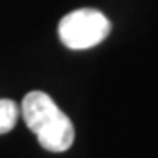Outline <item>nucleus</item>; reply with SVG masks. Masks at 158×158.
<instances>
[{
  "label": "nucleus",
  "mask_w": 158,
  "mask_h": 158,
  "mask_svg": "<svg viewBox=\"0 0 158 158\" xmlns=\"http://www.w3.org/2000/svg\"><path fill=\"white\" fill-rule=\"evenodd\" d=\"M19 118V107L12 99H0V135L14 130Z\"/></svg>",
  "instance_id": "obj_3"
},
{
  "label": "nucleus",
  "mask_w": 158,
  "mask_h": 158,
  "mask_svg": "<svg viewBox=\"0 0 158 158\" xmlns=\"http://www.w3.org/2000/svg\"><path fill=\"white\" fill-rule=\"evenodd\" d=\"M59 38L71 50H88L103 42L110 32V21L92 8H82L67 14L59 21Z\"/></svg>",
  "instance_id": "obj_2"
},
{
  "label": "nucleus",
  "mask_w": 158,
  "mask_h": 158,
  "mask_svg": "<svg viewBox=\"0 0 158 158\" xmlns=\"http://www.w3.org/2000/svg\"><path fill=\"white\" fill-rule=\"evenodd\" d=\"M21 114L38 143L50 152H65L74 141L71 118L44 92H29L21 103Z\"/></svg>",
  "instance_id": "obj_1"
}]
</instances>
